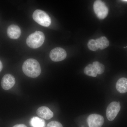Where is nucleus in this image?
I'll return each mask as SVG.
<instances>
[{
	"mask_svg": "<svg viewBox=\"0 0 127 127\" xmlns=\"http://www.w3.org/2000/svg\"><path fill=\"white\" fill-rule=\"evenodd\" d=\"M22 68L23 72L25 75L32 78L39 76L41 71L39 62L32 58L26 60L23 64Z\"/></svg>",
	"mask_w": 127,
	"mask_h": 127,
	"instance_id": "f257e3e1",
	"label": "nucleus"
},
{
	"mask_svg": "<svg viewBox=\"0 0 127 127\" xmlns=\"http://www.w3.org/2000/svg\"><path fill=\"white\" fill-rule=\"evenodd\" d=\"M45 40V35L42 32L36 31L27 37L26 43L29 47L35 49L42 45Z\"/></svg>",
	"mask_w": 127,
	"mask_h": 127,
	"instance_id": "f03ea898",
	"label": "nucleus"
},
{
	"mask_svg": "<svg viewBox=\"0 0 127 127\" xmlns=\"http://www.w3.org/2000/svg\"><path fill=\"white\" fill-rule=\"evenodd\" d=\"M32 18L36 22L45 27L49 26L51 23V18L46 12L41 10H36L32 15Z\"/></svg>",
	"mask_w": 127,
	"mask_h": 127,
	"instance_id": "7ed1b4c3",
	"label": "nucleus"
},
{
	"mask_svg": "<svg viewBox=\"0 0 127 127\" xmlns=\"http://www.w3.org/2000/svg\"><path fill=\"white\" fill-rule=\"evenodd\" d=\"M93 8L95 14L100 19H104L108 15V8L102 1H95L94 3Z\"/></svg>",
	"mask_w": 127,
	"mask_h": 127,
	"instance_id": "20e7f679",
	"label": "nucleus"
},
{
	"mask_svg": "<svg viewBox=\"0 0 127 127\" xmlns=\"http://www.w3.org/2000/svg\"><path fill=\"white\" fill-rule=\"evenodd\" d=\"M120 108L119 102L114 101L109 104L106 110L107 118L109 121H113L115 118L120 111Z\"/></svg>",
	"mask_w": 127,
	"mask_h": 127,
	"instance_id": "39448f33",
	"label": "nucleus"
},
{
	"mask_svg": "<svg viewBox=\"0 0 127 127\" xmlns=\"http://www.w3.org/2000/svg\"><path fill=\"white\" fill-rule=\"evenodd\" d=\"M67 53L65 50L62 48H55L50 53V57L52 61L55 62L61 61L65 59Z\"/></svg>",
	"mask_w": 127,
	"mask_h": 127,
	"instance_id": "423d86ee",
	"label": "nucleus"
},
{
	"mask_svg": "<svg viewBox=\"0 0 127 127\" xmlns=\"http://www.w3.org/2000/svg\"><path fill=\"white\" fill-rule=\"evenodd\" d=\"M104 122L103 117L96 114H91L87 119V122L89 127H101Z\"/></svg>",
	"mask_w": 127,
	"mask_h": 127,
	"instance_id": "0eeeda50",
	"label": "nucleus"
},
{
	"mask_svg": "<svg viewBox=\"0 0 127 127\" xmlns=\"http://www.w3.org/2000/svg\"><path fill=\"white\" fill-rule=\"evenodd\" d=\"M15 83V79L13 75L10 74L5 75L1 79V87L5 90H8L11 88Z\"/></svg>",
	"mask_w": 127,
	"mask_h": 127,
	"instance_id": "6e6552de",
	"label": "nucleus"
},
{
	"mask_svg": "<svg viewBox=\"0 0 127 127\" xmlns=\"http://www.w3.org/2000/svg\"><path fill=\"white\" fill-rule=\"evenodd\" d=\"M7 36L12 39H18L21 34V31L20 28L15 25H10L7 30Z\"/></svg>",
	"mask_w": 127,
	"mask_h": 127,
	"instance_id": "1a4fd4ad",
	"label": "nucleus"
},
{
	"mask_svg": "<svg viewBox=\"0 0 127 127\" xmlns=\"http://www.w3.org/2000/svg\"><path fill=\"white\" fill-rule=\"evenodd\" d=\"M37 116L41 118L48 120L52 118L53 113L48 107L42 106L38 108L36 111Z\"/></svg>",
	"mask_w": 127,
	"mask_h": 127,
	"instance_id": "9d476101",
	"label": "nucleus"
},
{
	"mask_svg": "<svg viewBox=\"0 0 127 127\" xmlns=\"http://www.w3.org/2000/svg\"><path fill=\"white\" fill-rule=\"evenodd\" d=\"M116 88L120 93L127 92V78L123 77L119 79L116 83Z\"/></svg>",
	"mask_w": 127,
	"mask_h": 127,
	"instance_id": "9b49d317",
	"label": "nucleus"
},
{
	"mask_svg": "<svg viewBox=\"0 0 127 127\" xmlns=\"http://www.w3.org/2000/svg\"><path fill=\"white\" fill-rule=\"evenodd\" d=\"M96 42L98 48L100 50H103L108 47L109 43L106 37L105 36H102L96 39Z\"/></svg>",
	"mask_w": 127,
	"mask_h": 127,
	"instance_id": "f8f14e48",
	"label": "nucleus"
},
{
	"mask_svg": "<svg viewBox=\"0 0 127 127\" xmlns=\"http://www.w3.org/2000/svg\"><path fill=\"white\" fill-rule=\"evenodd\" d=\"M30 124L32 127H45V122L43 119L38 117H33L31 119Z\"/></svg>",
	"mask_w": 127,
	"mask_h": 127,
	"instance_id": "ddd939ff",
	"label": "nucleus"
},
{
	"mask_svg": "<svg viewBox=\"0 0 127 127\" xmlns=\"http://www.w3.org/2000/svg\"><path fill=\"white\" fill-rule=\"evenodd\" d=\"M84 72L86 75L89 76L96 77L97 76L96 69L93 64H90L84 68Z\"/></svg>",
	"mask_w": 127,
	"mask_h": 127,
	"instance_id": "4468645a",
	"label": "nucleus"
},
{
	"mask_svg": "<svg viewBox=\"0 0 127 127\" xmlns=\"http://www.w3.org/2000/svg\"><path fill=\"white\" fill-rule=\"evenodd\" d=\"M93 64L96 69L97 74L101 75L104 72L105 67L104 65L96 61L94 62Z\"/></svg>",
	"mask_w": 127,
	"mask_h": 127,
	"instance_id": "2eb2a0df",
	"label": "nucleus"
},
{
	"mask_svg": "<svg viewBox=\"0 0 127 127\" xmlns=\"http://www.w3.org/2000/svg\"><path fill=\"white\" fill-rule=\"evenodd\" d=\"M88 47L89 50L92 51H96L98 50L96 40L94 39H91L88 43Z\"/></svg>",
	"mask_w": 127,
	"mask_h": 127,
	"instance_id": "dca6fc26",
	"label": "nucleus"
},
{
	"mask_svg": "<svg viewBox=\"0 0 127 127\" xmlns=\"http://www.w3.org/2000/svg\"><path fill=\"white\" fill-rule=\"evenodd\" d=\"M47 127H63L61 123L57 121H53L50 122L48 124Z\"/></svg>",
	"mask_w": 127,
	"mask_h": 127,
	"instance_id": "f3484780",
	"label": "nucleus"
},
{
	"mask_svg": "<svg viewBox=\"0 0 127 127\" xmlns=\"http://www.w3.org/2000/svg\"><path fill=\"white\" fill-rule=\"evenodd\" d=\"M13 127H27L26 125L24 124H17L14 126Z\"/></svg>",
	"mask_w": 127,
	"mask_h": 127,
	"instance_id": "a211bd4d",
	"label": "nucleus"
},
{
	"mask_svg": "<svg viewBox=\"0 0 127 127\" xmlns=\"http://www.w3.org/2000/svg\"><path fill=\"white\" fill-rule=\"evenodd\" d=\"M2 67H2V62L0 61V72H1V71L2 70Z\"/></svg>",
	"mask_w": 127,
	"mask_h": 127,
	"instance_id": "6ab92c4d",
	"label": "nucleus"
},
{
	"mask_svg": "<svg viewBox=\"0 0 127 127\" xmlns=\"http://www.w3.org/2000/svg\"><path fill=\"white\" fill-rule=\"evenodd\" d=\"M122 1H124V2H127V0H122Z\"/></svg>",
	"mask_w": 127,
	"mask_h": 127,
	"instance_id": "aec40b11",
	"label": "nucleus"
}]
</instances>
